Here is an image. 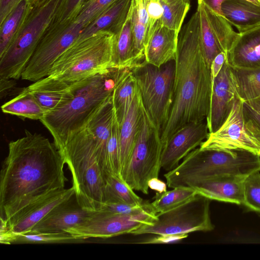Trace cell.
<instances>
[{"label": "cell", "instance_id": "2", "mask_svg": "<svg viewBox=\"0 0 260 260\" xmlns=\"http://www.w3.org/2000/svg\"><path fill=\"white\" fill-rule=\"evenodd\" d=\"M199 23L197 9L179 34L173 100L168 121L160 133L162 146L178 130L206 120L209 113L212 81L201 48Z\"/></svg>", "mask_w": 260, "mask_h": 260}, {"label": "cell", "instance_id": "16", "mask_svg": "<svg viewBox=\"0 0 260 260\" xmlns=\"http://www.w3.org/2000/svg\"><path fill=\"white\" fill-rule=\"evenodd\" d=\"M248 176L225 175L206 180L193 188L211 200L242 205L245 180Z\"/></svg>", "mask_w": 260, "mask_h": 260}, {"label": "cell", "instance_id": "34", "mask_svg": "<svg viewBox=\"0 0 260 260\" xmlns=\"http://www.w3.org/2000/svg\"><path fill=\"white\" fill-rule=\"evenodd\" d=\"M40 105L48 112L60 106L73 96L71 86L67 89L56 91H30Z\"/></svg>", "mask_w": 260, "mask_h": 260}, {"label": "cell", "instance_id": "45", "mask_svg": "<svg viewBox=\"0 0 260 260\" xmlns=\"http://www.w3.org/2000/svg\"><path fill=\"white\" fill-rule=\"evenodd\" d=\"M244 102L260 113V97Z\"/></svg>", "mask_w": 260, "mask_h": 260}, {"label": "cell", "instance_id": "38", "mask_svg": "<svg viewBox=\"0 0 260 260\" xmlns=\"http://www.w3.org/2000/svg\"><path fill=\"white\" fill-rule=\"evenodd\" d=\"M188 237V234H164L157 235L156 237L144 242L149 244L171 243L182 240Z\"/></svg>", "mask_w": 260, "mask_h": 260}, {"label": "cell", "instance_id": "15", "mask_svg": "<svg viewBox=\"0 0 260 260\" xmlns=\"http://www.w3.org/2000/svg\"><path fill=\"white\" fill-rule=\"evenodd\" d=\"M74 195L72 186L50 192L23 208L7 221L5 220L6 227L15 235L28 232L52 209Z\"/></svg>", "mask_w": 260, "mask_h": 260}, {"label": "cell", "instance_id": "46", "mask_svg": "<svg viewBox=\"0 0 260 260\" xmlns=\"http://www.w3.org/2000/svg\"><path fill=\"white\" fill-rule=\"evenodd\" d=\"M258 6H260V0H245Z\"/></svg>", "mask_w": 260, "mask_h": 260}, {"label": "cell", "instance_id": "23", "mask_svg": "<svg viewBox=\"0 0 260 260\" xmlns=\"http://www.w3.org/2000/svg\"><path fill=\"white\" fill-rule=\"evenodd\" d=\"M133 4L132 1L126 18L114 41L112 66L113 68H132L134 66L133 35Z\"/></svg>", "mask_w": 260, "mask_h": 260}, {"label": "cell", "instance_id": "43", "mask_svg": "<svg viewBox=\"0 0 260 260\" xmlns=\"http://www.w3.org/2000/svg\"><path fill=\"white\" fill-rule=\"evenodd\" d=\"M244 112L248 117L252 119L260 128V113L244 102Z\"/></svg>", "mask_w": 260, "mask_h": 260}, {"label": "cell", "instance_id": "49", "mask_svg": "<svg viewBox=\"0 0 260 260\" xmlns=\"http://www.w3.org/2000/svg\"><path fill=\"white\" fill-rule=\"evenodd\" d=\"M88 1V0H86V1Z\"/></svg>", "mask_w": 260, "mask_h": 260}, {"label": "cell", "instance_id": "32", "mask_svg": "<svg viewBox=\"0 0 260 260\" xmlns=\"http://www.w3.org/2000/svg\"><path fill=\"white\" fill-rule=\"evenodd\" d=\"M119 134L120 125L115 112L107 148L105 167L106 175L120 177Z\"/></svg>", "mask_w": 260, "mask_h": 260}, {"label": "cell", "instance_id": "10", "mask_svg": "<svg viewBox=\"0 0 260 260\" xmlns=\"http://www.w3.org/2000/svg\"><path fill=\"white\" fill-rule=\"evenodd\" d=\"M243 104L239 98L235 101L226 120L217 131L209 133L201 149L242 150L258 155L260 128L247 116Z\"/></svg>", "mask_w": 260, "mask_h": 260}, {"label": "cell", "instance_id": "17", "mask_svg": "<svg viewBox=\"0 0 260 260\" xmlns=\"http://www.w3.org/2000/svg\"><path fill=\"white\" fill-rule=\"evenodd\" d=\"M89 212L79 205L75 194L52 209L29 232H63L82 222Z\"/></svg>", "mask_w": 260, "mask_h": 260}, {"label": "cell", "instance_id": "7", "mask_svg": "<svg viewBox=\"0 0 260 260\" xmlns=\"http://www.w3.org/2000/svg\"><path fill=\"white\" fill-rule=\"evenodd\" d=\"M162 148L160 132L144 109L140 133L120 178L133 190L148 194L149 181L158 178Z\"/></svg>", "mask_w": 260, "mask_h": 260}, {"label": "cell", "instance_id": "4", "mask_svg": "<svg viewBox=\"0 0 260 260\" xmlns=\"http://www.w3.org/2000/svg\"><path fill=\"white\" fill-rule=\"evenodd\" d=\"M127 69L110 68L72 85V97L40 120L51 134L58 149L113 93Z\"/></svg>", "mask_w": 260, "mask_h": 260}, {"label": "cell", "instance_id": "8", "mask_svg": "<svg viewBox=\"0 0 260 260\" xmlns=\"http://www.w3.org/2000/svg\"><path fill=\"white\" fill-rule=\"evenodd\" d=\"M211 200L198 193L192 199L171 210L156 214L149 224H144L131 232L134 235L188 234L212 231L210 204Z\"/></svg>", "mask_w": 260, "mask_h": 260}, {"label": "cell", "instance_id": "39", "mask_svg": "<svg viewBox=\"0 0 260 260\" xmlns=\"http://www.w3.org/2000/svg\"><path fill=\"white\" fill-rule=\"evenodd\" d=\"M226 53L221 52L217 54L213 60L210 68L212 82L221 70L226 60Z\"/></svg>", "mask_w": 260, "mask_h": 260}, {"label": "cell", "instance_id": "1", "mask_svg": "<svg viewBox=\"0 0 260 260\" xmlns=\"http://www.w3.org/2000/svg\"><path fill=\"white\" fill-rule=\"evenodd\" d=\"M65 162L53 142L25 129L8 145L0 173V219L8 220L28 204L65 188Z\"/></svg>", "mask_w": 260, "mask_h": 260}, {"label": "cell", "instance_id": "36", "mask_svg": "<svg viewBox=\"0 0 260 260\" xmlns=\"http://www.w3.org/2000/svg\"><path fill=\"white\" fill-rule=\"evenodd\" d=\"M86 0H63L54 21L66 22L74 20Z\"/></svg>", "mask_w": 260, "mask_h": 260}, {"label": "cell", "instance_id": "35", "mask_svg": "<svg viewBox=\"0 0 260 260\" xmlns=\"http://www.w3.org/2000/svg\"><path fill=\"white\" fill-rule=\"evenodd\" d=\"M117 1L88 0L84 3L74 20L86 26L97 15Z\"/></svg>", "mask_w": 260, "mask_h": 260}, {"label": "cell", "instance_id": "20", "mask_svg": "<svg viewBox=\"0 0 260 260\" xmlns=\"http://www.w3.org/2000/svg\"><path fill=\"white\" fill-rule=\"evenodd\" d=\"M226 61L233 68L260 67V25L239 33Z\"/></svg>", "mask_w": 260, "mask_h": 260}, {"label": "cell", "instance_id": "27", "mask_svg": "<svg viewBox=\"0 0 260 260\" xmlns=\"http://www.w3.org/2000/svg\"><path fill=\"white\" fill-rule=\"evenodd\" d=\"M31 5V0H20L0 23V56L10 45Z\"/></svg>", "mask_w": 260, "mask_h": 260}, {"label": "cell", "instance_id": "29", "mask_svg": "<svg viewBox=\"0 0 260 260\" xmlns=\"http://www.w3.org/2000/svg\"><path fill=\"white\" fill-rule=\"evenodd\" d=\"M105 203L121 202L140 205L144 201L119 177L107 175L106 177Z\"/></svg>", "mask_w": 260, "mask_h": 260}, {"label": "cell", "instance_id": "22", "mask_svg": "<svg viewBox=\"0 0 260 260\" xmlns=\"http://www.w3.org/2000/svg\"><path fill=\"white\" fill-rule=\"evenodd\" d=\"M221 9L222 16L239 33L260 25V6L245 0H226Z\"/></svg>", "mask_w": 260, "mask_h": 260}, {"label": "cell", "instance_id": "44", "mask_svg": "<svg viewBox=\"0 0 260 260\" xmlns=\"http://www.w3.org/2000/svg\"><path fill=\"white\" fill-rule=\"evenodd\" d=\"M149 188L157 191V192L162 193L167 191L166 184L158 178L151 179L148 182Z\"/></svg>", "mask_w": 260, "mask_h": 260}, {"label": "cell", "instance_id": "9", "mask_svg": "<svg viewBox=\"0 0 260 260\" xmlns=\"http://www.w3.org/2000/svg\"><path fill=\"white\" fill-rule=\"evenodd\" d=\"M85 26L75 20L54 21L41 39L21 78L35 82L46 77L54 62L76 42Z\"/></svg>", "mask_w": 260, "mask_h": 260}, {"label": "cell", "instance_id": "18", "mask_svg": "<svg viewBox=\"0 0 260 260\" xmlns=\"http://www.w3.org/2000/svg\"><path fill=\"white\" fill-rule=\"evenodd\" d=\"M143 115L144 107L137 87L127 113L120 125V175L131 156L138 138L143 124Z\"/></svg>", "mask_w": 260, "mask_h": 260}, {"label": "cell", "instance_id": "5", "mask_svg": "<svg viewBox=\"0 0 260 260\" xmlns=\"http://www.w3.org/2000/svg\"><path fill=\"white\" fill-rule=\"evenodd\" d=\"M62 1L32 4L10 45L0 56V78L21 77L41 39L55 20Z\"/></svg>", "mask_w": 260, "mask_h": 260}, {"label": "cell", "instance_id": "28", "mask_svg": "<svg viewBox=\"0 0 260 260\" xmlns=\"http://www.w3.org/2000/svg\"><path fill=\"white\" fill-rule=\"evenodd\" d=\"M198 193L190 187H176L170 191L157 192L154 201L150 203L153 211L161 213L176 208L192 199Z\"/></svg>", "mask_w": 260, "mask_h": 260}, {"label": "cell", "instance_id": "41", "mask_svg": "<svg viewBox=\"0 0 260 260\" xmlns=\"http://www.w3.org/2000/svg\"><path fill=\"white\" fill-rule=\"evenodd\" d=\"M12 79L0 78V96L2 99L13 91L16 83Z\"/></svg>", "mask_w": 260, "mask_h": 260}, {"label": "cell", "instance_id": "50", "mask_svg": "<svg viewBox=\"0 0 260 260\" xmlns=\"http://www.w3.org/2000/svg\"></svg>", "mask_w": 260, "mask_h": 260}, {"label": "cell", "instance_id": "19", "mask_svg": "<svg viewBox=\"0 0 260 260\" xmlns=\"http://www.w3.org/2000/svg\"><path fill=\"white\" fill-rule=\"evenodd\" d=\"M179 34L177 31L161 25L158 20L145 46V61L159 67L175 60Z\"/></svg>", "mask_w": 260, "mask_h": 260}, {"label": "cell", "instance_id": "3", "mask_svg": "<svg viewBox=\"0 0 260 260\" xmlns=\"http://www.w3.org/2000/svg\"><path fill=\"white\" fill-rule=\"evenodd\" d=\"M115 34L99 31L75 42L54 62L48 75L27 87L29 91H56L112 68Z\"/></svg>", "mask_w": 260, "mask_h": 260}, {"label": "cell", "instance_id": "13", "mask_svg": "<svg viewBox=\"0 0 260 260\" xmlns=\"http://www.w3.org/2000/svg\"><path fill=\"white\" fill-rule=\"evenodd\" d=\"M209 132L206 120L187 124L175 133L164 145L161 167L170 171L189 153L200 146Z\"/></svg>", "mask_w": 260, "mask_h": 260}, {"label": "cell", "instance_id": "21", "mask_svg": "<svg viewBox=\"0 0 260 260\" xmlns=\"http://www.w3.org/2000/svg\"><path fill=\"white\" fill-rule=\"evenodd\" d=\"M132 0H117L89 22L82 30L76 42L94 33L108 30L116 35L123 25L128 14Z\"/></svg>", "mask_w": 260, "mask_h": 260}, {"label": "cell", "instance_id": "37", "mask_svg": "<svg viewBox=\"0 0 260 260\" xmlns=\"http://www.w3.org/2000/svg\"><path fill=\"white\" fill-rule=\"evenodd\" d=\"M146 10L149 22L146 30L145 46L148 41L156 22L160 20L164 13V8L160 0H147Z\"/></svg>", "mask_w": 260, "mask_h": 260}, {"label": "cell", "instance_id": "24", "mask_svg": "<svg viewBox=\"0 0 260 260\" xmlns=\"http://www.w3.org/2000/svg\"><path fill=\"white\" fill-rule=\"evenodd\" d=\"M1 108L5 113L32 120H40L48 113L27 87L23 88L16 96L4 104Z\"/></svg>", "mask_w": 260, "mask_h": 260}, {"label": "cell", "instance_id": "12", "mask_svg": "<svg viewBox=\"0 0 260 260\" xmlns=\"http://www.w3.org/2000/svg\"><path fill=\"white\" fill-rule=\"evenodd\" d=\"M199 36L204 56L211 68L215 56L227 53L237 38L236 32L226 19L203 3H198Z\"/></svg>", "mask_w": 260, "mask_h": 260}, {"label": "cell", "instance_id": "30", "mask_svg": "<svg viewBox=\"0 0 260 260\" xmlns=\"http://www.w3.org/2000/svg\"><path fill=\"white\" fill-rule=\"evenodd\" d=\"M164 8L160 24L180 32L190 9V0H160Z\"/></svg>", "mask_w": 260, "mask_h": 260}, {"label": "cell", "instance_id": "26", "mask_svg": "<svg viewBox=\"0 0 260 260\" xmlns=\"http://www.w3.org/2000/svg\"><path fill=\"white\" fill-rule=\"evenodd\" d=\"M232 71L236 92L240 99L246 102L260 97V67H232Z\"/></svg>", "mask_w": 260, "mask_h": 260}, {"label": "cell", "instance_id": "47", "mask_svg": "<svg viewBox=\"0 0 260 260\" xmlns=\"http://www.w3.org/2000/svg\"><path fill=\"white\" fill-rule=\"evenodd\" d=\"M45 1L46 0H31V2L32 4H40Z\"/></svg>", "mask_w": 260, "mask_h": 260}, {"label": "cell", "instance_id": "48", "mask_svg": "<svg viewBox=\"0 0 260 260\" xmlns=\"http://www.w3.org/2000/svg\"><path fill=\"white\" fill-rule=\"evenodd\" d=\"M258 155H259L260 156V149L258 152Z\"/></svg>", "mask_w": 260, "mask_h": 260}, {"label": "cell", "instance_id": "25", "mask_svg": "<svg viewBox=\"0 0 260 260\" xmlns=\"http://www.w3.org/2000/svg\"><path fill=\"white\" fill-rule=\"evenodd\" d=\"M137 90L135 79L130 69H128L117 83L113 92L114 107L119 125L127 113Z\"/></svg>", "mask_w": 260, "mask_h": 260}, {"label": "cell", "instance_id": "6", "mask_svg": "<svg viewBox=\"0 0 260 260\" xmlns=\"http://www.w3.org/2000/svg\"><path fill=\"white\" fill-rule=\"evenodd\" d=\"M175 68V60L159 67L144 60L130 69L144 109L160 134L168 121L172 105Z\"/></svg>", "mask_w": 260, "mask_h": 260}, {"label": "cell", "instance_id": "11", "mask_svg": "<svg viewBox=\"0 0 260 260\" xmlns=\"http://www.w3.org/2000/svg\"><path fill=\"white\" fill-rule=\"evenodd\" d=\"M152 210L133 214H111L101 210L89 212L84 220L63 231L77 239L107 238L131 234L156 218Z\"/></svg>", "mask_w": 260, "mask_h": 260}, {"label": "cell", "instance_id": "42", "mask_svg": "<svg viewBox=\"0 0 260 260\" xmlns=\"http://www.w3.org/2000/svg\"><path fill=\"white\" fill-rule=\"evenodd\" d=\"M226 0H198V3H203L212 10L222 15L221 5Z\"/></svg>", "mask_w": 260, "mask_h": 260}, {"label": "cell", "instance_id": "40", "mask_svg": "<svg viewBox=\"0 0 260 260\" xmlns=\"http://www.w3.org/2000/svg\"><path fill=\"white\" fill-rule=\"evenodd\" d=\"M20 0H0V23Z\"/></svg>", "mask_w": 260, "mask_h": 260}, {"label": "cell", "instance_id": "31", "mask_svg": "<svg viewBox=\"0 0 260 260\" xmlns=\"http://www.w3.org/2000/svg\"><path fill=\"white\" fill-rule=\"evenodd\" d=\"M85 239L74 238L66 232H33L15 235L12 244L81 243Z\"/></svg>", "mask_w": 260, "mask_h": 260}, {"label": "cell", "instance_id": "33", "mask_svg": "<svg viewBox=\"0 0 260 260\" xmlns=\"http://www.w3.org/2000/svg\"><path fill=\"white\" fill-rule=\"evenodd\" d=\"M242 205L249 210L260 213V171L247 177Z\"/></svg>", "mask_w": 260, "mask_h": 260}, {"label": "cell", "instance_id": "14", "mask_svg": "<svg viewBox=\"0 0 260 260\" xmlns=\"http://www.w3.org/2000/svg\"><path fill=\"white\" fill-rule=\"evenodd\" d=\"M238 98L232 67L225 61L212 82L210 108L206 118L209 133L215 132L222 125Z\"/></svg>", "mask_w": 260, "mask_h": 260}]
</instances>
